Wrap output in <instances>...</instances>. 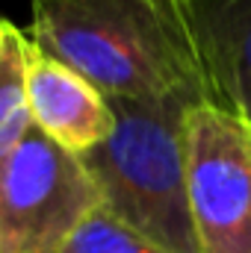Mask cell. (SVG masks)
<instances>
[{
  "label": "cell",
  "mask_w": 251,
  "mask_h": 253,
  "mask_svg": "<svg viewBox=\"0 0 251 253\" xmlns=\"http://www.w3.org/2000/svg\"><path fill=\"white\" fill-rule=\"evenodd\" d=\"M30 42L113 100L219 103L189 0H33Z\"/></svg>",
  "instance_id": "1"
},
{
  "label": "cell",
  "mask_w": 251,
  "mask_h": 253,
  "mask_svg": "<svg viewBox=\"0 0 251 253\" xmlns=\"http://www.w3.org/2000/svg\"><path fill=\"white\" fill-rule=\"evenodd\" d=\"M116 129L83 153L101 206L169 253H201L187 186V112L181 100H113Z\"/></svg>",
  "instance_id": "2"
},
{
  "label": "cell",
  "mask_w": 251,
  "mask_h": 253,
  "mask_svg": "<svg viewBox=\"0 0 251 253\" xmlns=\"http://www.w3.org/2000/svg\"><path fill=\"white\" fill-rule=\"evenodd\" d=\"M95 209L101 191L83 159L36 124L0 159V253H63Z\"/></svg>",
  "instance_id": "3"
},
{
  "label": "cell",
  "mask_w": 251,
  "mask_h": 253,
  "mask_svg": "<svg viewBox=\"0 0 251 253\" xmlns=\"http://www.w3.org/2000/svg\"><path fill=\"white\" fill-rule=\"evenodd\" d=\"M189 212L201 253H251V124L219 103L187 112Z\"/></svg>",
  "instance_id": "4"
},
{
  "label": "cell",
  "mask_w": 251,
  "mask_h": 253,
  "mask_svg": "<svg viewBox=\"0 0 251 253\" xmlns=\"http://www.w3.org/2000/svg\"><path fill=\"white\" fill-rule=\"evenodd\" d=\"M27 103L33 124L77 156L107 141L116 129L110 97L83 74L36 47L27 62Z\"/></svg>",
  "instance_id": "5"
},
{
  "label": "cell",
  "mask_w": 251,
  "mask_h": 253,
  "mask_svg": "<svg viewBox=\"0 0 251 253\" xmlns=\"http://www.w3.org/2000/svg\"><path fill=\"white\" fill-rule=\"evenodd\" d=\"M219 103L251 124V0H189Z\"/></svg>",
  "instance_id": "6"
},
{
  "label": "cell",
  "mask_w": 251,
  "mask_h": 253,
  "mask_svg": "<svg viewBox=\"0 0 251 253\" xmlns=\"http://www.w3.org/2000/svg\"><path fill=\"white\" fill-rule=\"evenodd\" d=\"M30 36L9 21L0 30V159L12 153L21 138L30 132L33 115L27 103V62H30Z\"/></svg>",
  "instance_id": "7"
},
{
  "label": "cell",
  "mask_w": 251,
  "mask_h": 253,
  "mask_svg": "<svg viewBox=\"0 0 251 253\" xmlns=\"http://www.w3.org/2000/svg\"><path fill=\"white\" fill-rule=\"evenodd\" d=\"M63 253H169L139 230L127 227L104 206L95 209L71 236Z\"/></svg>",
  "instance_id": "8"
},
{
  "label": "cell",
  "mask_w": 251,
  "mask_h": 253,
  "mask_svg": "<svg viewBox=\"0 0 251 253\" xmlns=\"http://www.w3.org/2000/svg\"><path fill=\"white\" fill-rule=\"evenodd\" d=\"M0 30H3V21H0Z\"/></svg>",
  "instance_id": "9"
}]
</instances>
